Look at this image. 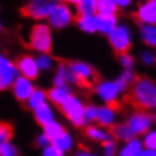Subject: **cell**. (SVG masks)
Masks as SVG:
<instances>
[{"label": "cell", "mask_w": 156, "mask_h": 156, "mask_svg": "<svg viewBox=\"0 0 156 156\" xmlns=\"http://www.w3.org/2000/svg\"><path fill=\"white\" fill-rule=\"evenodd\" d=\"M129 102L140 109H153L156 105V88L153 80L144 76L135 77Z\"/></svg>", "instance_id": "1"}, {"label": "cell", "mask_w": 156, "mask_h": 156, "mask_svg": "<svg viewBox=\"0 0 156 156\" xmlns=\"http://www.w3.org/2000/svg\"><path fill=\"white\" fill-rule=\"evenodd\" d=\"M68 71L73 74V83L79 85L80 88H85V90H90L93 88V85L97 82V74L94 71V68L85 62H71L70 67H68Z\"/></svg>", "instance_id": "2"}, {"label": "cell", "mask_w": 156, "mask_h": 156, "mask_svg": "<svg viewBox=\"0 0 156 156\" xmlns=\"http://www.w3.org/2000/svg\"><path fill=\"white\" fill-rule=\"evenodd\" d=\"M30 47L41 53H49L52 50V35L47 24H35L30 30Z\"/></svg>", "instance_id": "3"}, {"label": "cell", "mask_w": 156, "mask_h": 156, "mask_svg": "<svg viewBox=\"0 0 156 156\" xmlns=\"http://www.w3.org/2000/svg\"><path fill=\"white\" fill-rule=\"evenodd\" d=\"M59 108H61V111L65 114V117H67L74 126L80 127V126L85 124V115H83L85 106L82 105V102H80L79 99H76L74 96H70Z\"/></svg>", "instance_id": "4"}, {"label": "cell", "mask_w": 156, "mask_h": 156, "mask_svg": "<svg viewBox=\"0 0 156 156\" xmlns=\"http://www.w3.org/2000/svg\"><path fill=\"white\" fill-rule=\"evenodd\" d=\"M108 35L114 52L118 53L120 56L127 53L130 49V32L126 26H115Z\"/></svg>", "instance_id": "5"}, {"label": "cell", "mask_w": 156, "mask_h": 156, "mask_svg": "<svg viewBox=\"0 0 156 156\" xmlns=\"http://www.w3.org/2000/svg\"><path fill=\"white\" fill-rule=\"evenodd\" d=\"M47 18H49V21H50V24H52L53 27L62 29V27H65V26L70 24L73 15H71V11H70L68 5L61 3V5H55L53 11L50 12V15Z\"/></svg>", "instance_id": "6"}, {"label": "cell", "mask_w": 156, "mask_h": 156, "mask_svg": "<svg viewBox=\"0 0 156 156\" xmlns=\"http://www.w3.org/2000/svg\"><path fill=\"white\" fill-rule=\"evenodd\" d=\"M53 8H55V3H53V2H49V0H38V2H34V3L24 6V8H23V14L27 15V17L41 20V18H47V17L50 15Z\"/></svg>", "instance_id": "7"}, {"label": "cell", "mask_w": 156, "mask_h": 156, "mask_svg": "<svg viewBox=\"0 0 156 156\" xmlns=\"http://www.w3.org/2000/svg\"><path fill=\"white\" fill-rule=\"evenodd\" d=\"M150 124H152V117H149V114H146L144 111H136L135 114L130 115L127 121V127L132 132V135L144 133L146 130H149Z\"/></svg>", "instance_id": "8"}, {"label": "cell", "mask_w": 156, "mask_h": 156, "mask_svg": "<svg viewBox=\"0 0 156 156\" xmlns=\"http://www.w3.org/2000/svg\"><path fill=\"white\" fill-rule=\"evenodd\" d=\"M17 71H20L23 74V77L26 79H37L38 76V65H37V61L30 56H23L17 61V65H15Z\"/></svg>", "instance_id": "9"}, {"label": "cell", "mask_w": 156, "mask_h": 156, "mask_svg": "<svg viewBox=\"0 0 156 156\" xmlns=\"http://www.w3.org/2000/svg\"><path fill=\"white\" fill-rule=\"evenodd\" d=\"M96 91H97V96H99L102 100H105L108 105L117 103V102H115V100H117V96L121 93L115 82H102L100 85H97Z\"/></svg>", "instance_id": "10"}, {"label": "cell", "mask_w": 156, "mask_h": 156, "mask_svg": "<svg viewBox=\"0 0 156 156\" xmlns=\"http://www.w3.org/2000/svg\"><path fill=\"white\" fill-rule=\"evenodd\" d=\"M34 93V85L29 79L26 77H17L14 80V96L20 102L29 100L30 94Z\"/></svg>", "instance_id": "11"}, {"label": "cell", "mask_w": 156, "mask_h": 156, "mask_svg": "<svg viewBox=\"0 0 156 156\" xmlns=\"http://www.w3.org/2000/svg\"><path fill=\"white\" fill-rule=\"evenodd\" d=\"M136 17L146 24L153 26L156 21V0H147L144 5H141L136 12Z\"/></svg>", "instance_id": "12"}, {"label": "cell", "mask_w": 156, "mask_h": 156, "mask_svg": "<svg viewBox=\"0 0 156 156\" xmlns=\"http://www.w3.org/2000/svg\"><path fill=\"white\" fill-rule=\"evenodd\" d=\"M17 79V68L14 64H6V65H0V91L8 90L14 80Z\"/></svg>", "instance_id": "13"}, {"label": "cell", "mask_w": 156, "mask_h": 156, "mask_svg": "<svg viewBox=\"0 0 156 156\" xmlns=\"http://www.w3.org/2000/svg\"><path fill=\"white\" fill-rule=\"evenodd\" d=\"M96 120L102 124V126H112L115 121V111L109 106H102L100 109H97V117Z\"/></svg>", "instance_id": "14"}, {"label": "cell", "mask_w": 156, "mask_h": 156, "mask_svg": "<svg viewBox=\"0 0 156 156\" xmlns=\"http://www.w3.org/2000/svg\"><path fill=\"white\" fill-rule=\"evenodd\" d=\"M97 18V30L102 34H109L117 26V17L115 15H99Z\"/></svg>", "instance_id": "15"}, {"label": "cell", "mask_w": 156, "mask_h": 156, "mask_svg": "<svg viewBox=\"0 0 156 156\" xmlns=\"http://www.w3.org/2000/svg\"><path fill=\"white\" fill-rule=\"evenodd\" d=\"M35 118H37V121H38L40 124H43V126H46V124L55 121V120H53L52 109H50L49 105H46V103L38 106V108L35 109Z\"/></svg>", "instance_id": "16"}, {"label": "cell", "mask_w": 156, "mask_h": 156, "mask_svg": "<svg viewBox=\"0 0 156 156\" xmlns=\"http://www.w3.org/2000/svg\"><path fill=\"white\" fill-rule=\"evenodd\" d=\"M143 152V146L141 141H138L136 138H132L127 141V144L120 150L118 156H140Z\"/></svg>", "instance_id": "17"}, {"label": "cell", "mask_w": 156, "mask_h": 156, "mask_svg": "<svg viewBox=\"0 0 156 156\" xmlns=\"http://www.w3.org/2000/svg\"><path fill=\"white\" fill-rule=\"evenodd\" d=\"M77 24L87 34H93L97 30V18L94 15H80L77 18Z\"/></svg>", "instance_id": "18"}, {"label": "cell", "mask_w": 156, "mask_h": 156, "mask_svg": "<svg viewBox=\"0 0 156 156\" xmlns=\"http://www.w3.org/2000/svg\"><path fill=\"white\" fill-rule=\"evenodd\" d=\"M96 12L99 15H115L117 6L114 0H96Z\"/></svg>", "instance_id": "19"}, {"label": "cell", "mask_w": 156, "mask_h": 156, "mask_svg": "<svg viewBox=\"0 0 156 156\" xmlns=\"http://www.w3.org/2000/svg\"><path fill=\"white\" fill-rule=\"evenodd\" d=\"M70 96H71V94H70V91H68L65 87H55L53 90H50V93H49V97L52 99V102L56 105H59V106L64 103Z\"/></svg>", "instance_id": "20"}, {"label": "cell", "mask_w": 156, "mask_h": 156, "mask_svg": "<svg viewBox=\"0 0 156 156\" xmlns=\"http://www.w3.org/2000/svg\"><path fill=\"white\" fill-rule=\"evenodd\" d=\"M87 136L91 138V140H94V141H100V143L112 140V135H111V133H108L105 129L94 127V126H90V127L87 129Z\"/></svg>", "instance_id": "21"}, {"label": "cell", "mask_w": 156, "mask_h": 156, "mask_svg": "<svg viewBox=\"0 0 156 156\" xmlns=\"http://www.w3.org/2000/svg\"><path fill=\"white\" fill-rule=\"evenodd\" d=\"M52 146H55L56 149H59L61 152H67V150H70L71 147H73V138L67 133V132H64L62 135H59L58 138H55L52 141Z\"/></svg>", "instance_id": "22"}, {"label": "cell", "mask_w": 156, "mask_h": 156, "mask_svg": "<svg viewBox=\"0 0 156 156\" xmlns=\"http://www.w3.org/2000/svg\"><path fill=\"white\" fill-rule=\"evenodd\" d=\"M65 130H64V127L59 124V123H56V121H52V123H49V124H46L44 126V135L53 141L55 138H58L59 135H62Z\"/></svg>", "instance_id": "23"}, {"label": "cell", "mask_w": 156, "mask_h": 156, "mask_svg": "<svg viewBox=\"0 0 156 156\" xmlns=\"http://www.w3.org/2000/svg\"><path fill=\"white\" fill-rule=\"evenodd\" d=\"M141 38L144 40L146 44L149 46H155L156 44V30H155V26L152 24H146L141 27Z\"/></svg>", "instance_id": "24"}, {"label": "cell", "mask_w": 156, "mask_h": 156, "mask_svg": "<svg viewBox=\"0 0 156 156\" xmlns=\"http://www.w3.org/2000/svg\"><path fill=\"white\" fill-rule=\"evenodd\" d=\"M44 103H46V93L41 91V90H34V93L29 97V108H32L35 111L38 106Z\"/></svg>", "instance_id": "25"}, {"label": "cell", "mask_w": 156, "mask_h": 156, "mask_svg": "<svg viewBox=\"0 0 156 156\" xmlns=\"http://www.w3.org/2000/svg\"><path fill=\"white\" fill-rule=\"evenodd\" d=\"M112 133H114L115 138L123 140V141H129V140H132V136H133L132 132L129 130L127 124H117V126L112 129Z\"/></svg>", "instance_id": "26"}, {"label": "cell", "mask_w": 156, "mask_h": 156, "mask_svg": "<svg viewBox=\"0 0 156 156\" xmlns=\"http://www.w3.org/2000/svg\"><path fill=\"white\" fill-rule=\"evenodd\" d=\"M77 8L80 15H93L96 12V0H80Z\"/></svg>", "instance_id": "27"}, {"label": "cell", "mask_w": 156, "mask_h": 156, "mask_svg": "<svg viewBox=\"0 0 156 156\" xmlns=\"http://www.w3.org/2000/svg\"><path fill=\"white\" fill-rule=\"evenodd\" d=\"M12 138V126L8 123H0V144L9 143Z\"/></svg>", "instance_id": "28"}, {"label": "cell", "mask_w": 156, "mask_h": 156, "mask_svg": "<svg viewBox=\"0 0 156 156\" xmlns=\"http://www.w3.org/2000/svg\"><path fill=\"white\" fill-rule=\"evenodd\" d=\"M67 70H68V68H67L64 64L59 65L58 73H56V76H55V83H56V87H64V83L67 82Z\"/></svg>", "instance_id": "29"}, {"label": "cell", "mask_w": 156, "mask_h": 156, "mask_svg": "<svg viewBox=\"0 0 156 156\" xmlns=\"http://www.w3.org/2000/svg\"><path fill=\"white\" fill-rule=\"evenodd\" d=\"M18 150L14 144L11 143H3L0 144V156H17Z\"/></svg>", "instance_id": "30"}, {"label": "cell", "mask_w": 156, "mask_h": 156, "mask_svg": "<svg viewBox=\"0 0 156 156\" xmlns=\"http://www.w3.org/2000/svg\"><path fill=\"white\" fill-rule=\"evenodd\" d=\"M37 65H38V68H41V70H50L53 65V59L49 55H41V56L37 59Z\"/></svg>", "instance_id": "31"}, {"label": "cell", "mask_w": 156, "mask_h": 156, "mask_svg": "<svg viewBox=\"0 0 156 156\" xmlns=\"http://www.w3.org/2000/svg\"><path fill=\"white\" fill-rule=\"evenodd\" d=\"M103 152H105V156H115L117 153V144L109 140V141H105L103 143Z\"/></svg>", "instance_id": "32"}, {"label": "cell", "mask_w": 156, "mask_h": 156, "mask_svg": "<svg viewBox=\"0 0 156 156\" xmlns=\"http://www.w3.org/2000/svg\"><path fill=\"white\" fill-rule=\"evenodd\" d=\"M97 106H94V105H90V106H87L85 108V111H83V115H85V121L88 120V121H93V120H96V117H97Z\"/></svg>", "instance_id": "33"}, {"label": "cell", "mask_w": 156, "mask_h": 156, "mask_svg": "<svg viewBox=\"0 0 156 156\" xmlns=\"http://www.w3.org/2000/svg\"><path fill=\"white\" fill-rule=\"evenodd\" d=\"M144 144H146V147H147V150H155L156 147V132H149L147 135H146V138H144Z\"/></svg>", "instance_id": "34"}, {"label": "cell", "mask_w": 156, "mask_h": 156, "mask_svg": "<svg viewBox=\"0 0 156 156\" xmlns=\"http://www.w3.org/2000/svg\"><path fill=\"white\" fill-rule=\"evenodd\" d=\"M41 156H64V152H61L59 149H56L55 146H47L46 149H43V155Z\"/></svg>", "instance_id": "35"}, {"label": "cell", "mask_w": 156, "mask_h": 156, "mask_svg": "<svg viewBox=\"0 0 156 156\" xmlns=\"http://www.w3.org/2000/svg\"><path fill=\"white\" fill-rule=\"evenodd\" d=\"M135 77H136V76L132 73V70H124V71H123V74L120 76V80H121V82H124L126 85H129L130 82H133V80H135Z\"/></svg>", "instance_id": "36"}, {"label": "cell", "mask_w": 156, "mask_h": 156, "mask_svg": "<svg viewBox=\"0 0 156 156\" xmlns=\"http://www.w3.org/2000/svg\"><path fill=\"white\" fill-rule=\"evenodd\" d=\"M120 62L123 64V67H124L126 70H129V68L133 65V58L126 53V55H121V56H120Z\"/></svg>", "instance_id": "37"}, {"label": "cell", "mask_w": 156, "mask_h": 156, "mask_svg": "<svg viewBox=\"0 0 156 156\" xmlns=\"http://www.w3.org/2000/svg\"><path fill=\"white\" fill-rule=\"evenodd\" d=\"M50 144H52V141H50L44 133H43V135H40V136L37 138V146H38V147H41V149H46V147H47V146H50Z\"/></svg>", "instance_id": "38"}, {"label": "cell", "mask_w": 156, "mask_h": 156, "mask_svg": "<svg viewBox=\"0 0 156 156\" xmlns=\"http://www.w3.org/2000/svg\"><path fill=\"white\" fill-rule=\"evenodd\" d=\"M141 56H143V62H144L146 65H152V64L155 62V56H153L152 52H144Z\"/></svg>", "instance_id": "39"}, {"label": "cell", "mask_w": 156, "mask_h": 156, "mask_svg": "<svg viewBox=\"0 0 156 156\" xmlns=\"http://www.w3.org/2000/svg\"><path fill=\"white\" fill-rule=\"evenodd\" d=\"M114 3H115V6L118 8H127V6H130V3H132V0H114Z\"/></svg>", "instance_id": "40"}, {"label": "cell", "mask_w": 156, "mask_h": 156, "mask_svg": "<svg viewBox=\"0 0 156 156\" xmlns=\"http://www.w3.org/2000/svg\"><path fill=\"white\" fill-rule=\"evenodd\" d=\"M140 156H156L155 150H143Z\"/></svg>", "instance_id": "41"}, {"label": "cell", "mask_w": 156, "mask_h": 156, "mask_svg": "<svg viewBox=\"0 0 156 156\" xmlns=\"http://www.w3.org/2000/svg\"><path fill=\"white\" fill-rule=\"evenodd\" d=\"M64 2H65V3H73V5H77L80 0H64Z\"/></svg>", "instance_id": "42"}, {"label": "cell", "mask_w": 156, "mask_h": 156, "mask_svg": "<svg viewBox=\"0 0 156 156\" xmlns=\"http://www.w3.org/2000/svg\"><path fill=\"white\" fill-rule=\"evenodd\" d=\"M0 29H2V24H0Z\"/></svg>", "instance_id": "43"}, {"label": "cell", "mask_w": 156, "mask_h": 156, "mask_svg": "<svg viewBox=\"0 0 156 156\" xmlns=\"http://www.w3.org/2000/svg\"><path fill=\"white\" fill-rule=\"evenodd\" d=\"M35 2H38V0H35Z\"/></svg>", "instance_id": "44"}]
</instances>
